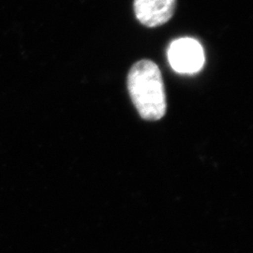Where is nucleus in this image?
Returning <instances> with one entry per match:
<instances>
[{"label": "nucleus", "mask_w": 253, "mask_h": 253, "mask_svg": "<svg viewBox=\"0 0 253 253\" xmlns=\"http://www.w3.org/2000/svg\"><path fill=\"white\" fill-rule=\"evenodd\" d=\"M127 89L141 118L156 121L165 116L167 103L163 76L153 61L143 59L130 68Z\"/></svg>", "instance_id": "f257e3e1"}, {"label": "nucleus", "mask_w": 253, "mask_h": 253, "mask_svg": "<svg viewBox=\"0 0 253 253\" xmlns=\"http://www.w3.org/2000/svg\"><path fill=\"white\" fill-rule=\"evenodd\" d=\"M168 60L173 71L182 74L198 73L205 64L204 49L191 38L173 41L168 49Z\"/></svg>", "instance_id": "f03ea898"}, {"label": "nucleus", "mask_w": 253, "mask_h": 253, "mask_svg": "<svg viewBox=\"0 0 253 253\" xmlns=\"http://www.w3.org/2000/svg\"><path fill=\"white\" fill-rule=\"evenodd\" d=\"M177 0H134L137 20L145 27H157L172 18Z\"/></svg>", "instance_id": "7ed1b4c3"}]
</instances>
